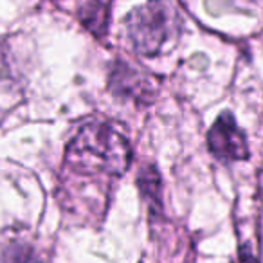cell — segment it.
Returning <instances> with one entry per match:
<instances>
[{"label":"cell","instance_id":"obj_1","mask_svg":"<svg viewBox=\"0 0 263 263\" xmlns=\"http://www.w3.org/2000/svg\"><path fill=\"white\" fill-rule=\"evenodd\" d=\"M132 162L128 139L108 124H87L67 146L65 164L70 172L85 175L119 177Z\"/></svg>","mask_w":263,"mask_h":263},{"label":"cell","instance_id":"obj_2","mask_svg":"<svg viewBox=\"0 0 263 263\" xmlns=\"http://www.w3.org/2000/svg\"><path fill=\"white\" fill-rule=\"evenodd\" d=\"M126 36L137 54L157 56L180 31V16L170 0H148L126 16Z\"/></svg>","mask_w":263,"mask_h":263},{"label":"cell","instance_id":"obj_3","mask_svg":"<svg viewBox=\"0 0 263 263\" xmlns=\"http://www.w3.org/2000/svg\"><path fill=\"white\" fill-rule=\"evenodd\" d=\"M108 88L114 96L128 101L146 105L159 94V81L144 69H137L128 62H116L108 74Z\"/></svg>","mask_w":263,"mask_h":263},{"label":"cell","instance_id":"obj_4","mask_svg":"<svg viewBox=\"0 0 263 263\" xmlns=\"http://www.w3.org/2000/svg\"><path fill=\"white\" fill-rule=\"evenodd\" d=\"M209 152L216 159L226 162L245 161L249 157V146L243 132L238 128L234 117L229 112H223L208 134Z\"/></svg>","mask_w":263,"mask_h":263},{"label":"cell","instance_id":"obj_5","mask_svg":"<svg viewBox=\"0 0 263 263\" xmlns=\"http://www.w3.org/2000/svg\"><path fill=\"white\" fill-rule=\"evenodd\" d=\"M139 187H141V193H143V198L148 202L152 211L161 213L162 211V184H161L159 172L154 166L141 168Z\"/></svg>","mask_w":263,"mask_h":263},{"label":"cell","instance_id":"obj_6","mask_svg":"<svg viewBox=\"0 0 263 263\" xmlns=\"http://www.w3.org/2000/svg\"><path fill=\"white\" fill-rule=\"evenodd\" d=\"M81 24L94 34H103L106 26V6L101 0H85V4L78 9Z\"/></svg>","mask_w":263,"mask_h":263},{"label":"cell","instance_id":"obj_7","mask_svg":"<svg viewBox=\"0 0 263 263\" xmlns=\"http://www.w3.org/2000/svg\"><path fill=\"white\" fill-rule=\"evenodd\" d=\"M33 261V251L29 245L13 241L11 245L0 252V263H31Z\"/></svg>","mask_w":263,"mask_h":263}]
</instances>
